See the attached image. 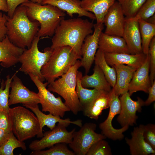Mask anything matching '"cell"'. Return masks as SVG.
<instances>
[{"mask_svg": "<svg viewBox=\"0 0 155 155\" xmlns=\"http://www.w3.org/2000/svg\"><path fill=\"white\" fill-rule=\"evenodd\" d=\"M26 108L31 110L35 114L38 121L40 129L36 135L38 138H41L43 135V128L47 126L50 130H52L56 126L57 123H61L70 125L71 123L81 127L82 126V121L78 119L75 121H71L69 118L62 119L59 117L54 115L51 113L45 114L39 109L38 104L26 106Z\"/></svg>", "mask_w": 155, "mask_h": 155, "instance_id": "ac0fdd59", "label": "cell"}, {"mask_svg": "<svg viewBox=\"0 0 155 155\" xmlns=\"http://www.w3.org/2000/svg\"><path fill=\"white\" fill-rule=\"evenodd\" d=\"M116 72V80L113 88L115 94L119 96L128 92V87L136 69L128 65L117 64L113 66Z\"/></svg>", "mask_w": 155, "mask_h": 155, "instance_id": "cb8c5ba5", "label": "cell"}, {"mask_svg": "<svg viewBox=\"0 0 155 155\" xmlns=\"http://www.w3.org/2000/svg\"><path fill=\"white\" fill-rule=\"evenodd\" d=\"M7 16L0 12V41L5 37L7 32L5 23L7 20Z\"/></svg>", "mask_w": 155, "mask_h": 155, "instance_id": "60d3db41", "label": "cell"}, {"mask_svg": "<svg viewBox=\"0 0 155 155\" xmlns=\"http://www.w3.org/2000/svg\"><path fill=\"white\" fill-rule=\"evenodd\" d=\"M109 92L104 91L83 107L82 111L88 117L97 120L102 111L109 108Z\"/></svg>", "mask_w": 155, "mask_h": 155, "instance_id": "d4e9b609", "label": "cell"}, {"mask_svg": "<svg viewBox=\"0 0 155 155\" xmlns=\"http://www.w3.org/2000/svg\"><path fill=\"white\" fill-rule=\"evenodd\" d=\"M8 7L7 16L11 18L16 8L20 5L29 1V0H6Z\"/></svg>", "mask_w": 155, "mask_h": 155, "instance_id": "ab89813d", "label": "cell"}, {"mask_svg": "<svg viewBox=\"0 0 155 155\" xmlns=\"http://www.w3.org/2000/svg\"><path fill=\"white\" fill-rule=\"evenodd\" d=\"M125 20L120 5L115 1L104 17L103 23L106 27L104 33L122 37Z\"/></svg>", "mask_w": 155, "mask_h": 155, "instance_id": "9a60e30c", "label": "cell"}, {"mask_svg": "<svg viewBox=\"0 0 155 155\" xmlns=\"http://www.w3.org/2000/svg\"><path fill=\"white\" fill-rule=\"evenodd\" d=\"M94 61L103 72L107 80L111 86L113 88L116 80V72L114 67H111L106 62L104 53L98 49L96 53Z\"/></svg>", "mask_w": 155, "mask_h": 155, "instance_id": "f1b7e54d", "label": "cell"}, {"mask_svg": "<svg viewBox=\"0 0 155 155\" xmlns=\"http://www.w3.org/2000/svg\"><path fill=\"white\" fill-rule=\"evenodd\" d=\"M82 76V72L78 71L76 75V91L82 108L104 91L95 88L89 89L83 87L81 82Z\"/></svg>", "mask_w": 155, "mask_h": 155, "instance_id": "83f0119b", "label": "cell"}, {"mask_svg": "<svg viewBox=\"0 0 155 155\" xmlns=\"http://www.w3.org/2000/svg\"><path fill=\"white\" fill-rule=\"evenodd\" d=\"M121 95L119 98L121 111L117 120L122 127L133 126L136 123L138 118L136 112H141L142 107L144 105V101L139 97L137 101L133 100L128 92Z\"/></svg>", "mask_w": 155, "mask_h": 155, "instance_id": "5bb4252c", "label": "cell"}, {"mask_svg": "<svg viewBox=\"0 0 155 155\" xmlns=\"http://www.w3.org/2000/svg\"><path fill=\"white\" fill-rule=\"evenodd\" d=\"M17 148L27 149L25 143L19 140L11 131L7 141L0 148V155H13V150Z\"/></svg>", "mask_w": 155, "mask_h": 155, "instance_id": "d6a6232c", "label": "cell"}, {"mask_svg": "<svg viewBox=\"0 0 155 155\" xmlns=\"http://www.w3.org/2000/svg\"></svg>", "mask_w": 155, "mask_h": 155, "instance_id": "c3c4849f", "label": "cell"}, {"mask_svg": "<svg viewBox=\"0 0 155 155\" xmlns=\"http://www.w3.org/2000/svg\"><path fill=\"white\" fill-rule=\"evenodd\" d=\"M9 114L12 132L19 140L24 142L38 135L40 129L38 121L28 109L17 106L10 108Z\"/></svg>", "mask_w": 155, "mask_h": 155, "instance_id": "8992f818", "label": "cell"}, {"mask_svg": "<svg viewBox=\"0 0 155 155\" xmlns=\"http://www.w3.org/2000/svg\"><path fill=\"white\" fill-rule=\"evenodd\" d=\"M40 38L36 36L30 48L24 49L19 58V62L21 64L19 70L26 74H33L43 82L45 79L42 75L41 69L48 61L53 49L50 47H46L43 52L40 51L38 47Z\"/></svg>", "mask_w": 155, "mask_h": 155, "instance_id": "52a82bcc", "label": "cell"}, {"mask_svg": "<svg viewBox=\"0 0 155 155\" xmlns=\"http://www.w3.org/2000/svg\"><path fill=\"white\" fill-rule=\"evenodd\" d=\"M64 143L56 144L46 150L33 151L30 155H75L74 153L69 150Z\"/></svg>", "mask_w": 155, "mask_h": 155, "instance_id": "1f68e13d", "label": "cell"}, {"mask_svg": "<svg viewBox=\"0 0 155 155\" xmlns=\"http://www.w3.org/2000/svg\"><path fill=\"white\" fill-rule=\"evenodd\" d=\"M81 67L80 61L77 60L65 74L48 85L47 89L61 96L65 104L75 115L82 111V107L76 91V75Z\"/></svg>", "mask_w": 155, "mask_h": 155, "instance_id": "277c9868", "label": "cell"}, {"mask_svg": "<svg viewBox=\"0 0 155 155\" xmlns=\"http://www.w3.org/2000/svg\"><path fill=\"white\" fill-rule=\"evenodd\" d=\"M77 0V1H79V0Z\"/></svg>", "mask_w": 155, "mask_h": 155, "instance_id": "7dc6e473", "label": "cell"}, {"mask_svg": "<svg viewBox=\"0 0 155 155\" xmlns=\"http://www.w3.org/2000/svg\"><path fill=\"white\" fill-rule=\"evenodd\" d=\"M149 53L150 55V78L152 84L155 78V37L152 39L149 44Z\"/></svg>", "mask_w": 155, "mask_h": 155, "instance_id": "74e56055", "label": "cell"}, {"mask_svg": "<svg viewBox=\"0 0 155 155\" xmlns=\"http://www.w3.org/2000/svg\"><path fill=\"white\" fill-rule=\"evenodd\" d=\"M142 40L143 53H149V44L155 35V24L149 23L142 20H138Z\"/></svg>", "mask_w": 155, "mask_h": 155, "instance_id": "f546056e", "label": "cell"}, {"mask_svg": "<svg viewBox=\"0 0 155 155\" xmlns=\"http://www.w3.org/2000/svg\"><path fill=\"white\" fill-rule=\"evenodd\" d=\"M105 60L109 65L126 64L136 69L144 62L147 55L143 53L136 54L126 53H104Z\"/></svg>", "mask_w": 155, "mask_h": 155, "instance_id": "44dd1931", "label": "cell"}, {"mask_svg": "<svg viewBox=\"0 0 155 155\" xmlns=\"http://www.w3.org/2000/svg\"><path fill=\"white\" fill-rule=\"evenodd\" d=\"M122 37L125 40L131 54L143 53L141 38L137 20L134 18H125Z\"/></svg>", "mask_w": 155, "mask_h": 155, "instance_id": "2e32d148", "label": "cell"}, {"mask_svg": "<svg viewBox=\"0 0 155 155\" xmlns=\"http://www.w3.org/2000/svg\"><path fill=\"white\" fill-rule=\"evenodd\" d=\"M116 0H81V7L84 10L94 15L97 23H103L104 17Z\"/></svg>", "mask_w": 155, "mask_h": 155, "instance_id": "484cf974", "label": "cell"}, {"mask_svg": "<svg viewBox=\"0 0 155 155\" xmlns=\"http://www.w3.org/2000/svg\"><path fill=\"white\" fill-rule=\"evenodd\" d=\"M144 128V125H143L134 127L131 133V138H125L132 155L155 154V150L145 141L143 135Z\"/></svg>", "mask_w": 155, "mask_h": 155, "instance_id": "d6986e66", "label": "cell"}, {"mask_svg": "<svg viewBox=\"0 0 155 155\" xmlns=\"http://www.w3.org/2000/svg\"><path fill=\"white\" fill-rule=\"evenodd\" d=\"M28 75L38 89L42 112H48L54 115L63 117L66 112L70 111L60 96L56 97L46 88L48 85L47 82L43 83L36 76Z\"/></svg>", "mask_w": 155, "mask_h": 155, "instance_id": "9c48e42d", "label": "cell"}, {"mask_svg": "<svg viewBox=\"0 0 155 155\" xmlns=\"http://www.w3.org/2000/svg\"><path fill=\"white\" fill-rule=\"evenodd\" d=\"M94 24L87 19L80 18L62 20L52 39V49L69 46L82 58L81 48L86 37L92 33Z\"/></svg>", "mask_w": 155, "mask_h": 155, "instance_id": "6da1fadb", "label": "cell"}, {"mask_svg": "<svg viewBox=\"0 0 155 155\" xmlns=\"http://www.w3.org/2000/svg\"><path fill=\"white\" fill-rule=\"evenodd\" d=\"M146 0H117L125 18H134L139 9Z\"/></svg>", "mask_w": 155, "mask_h": 155, "instance_id": "4dcf8cb0", "label": "cell"}, {"mask_svg": "<svg viewBox=\"0 0 155 155\" xmlns=\"http://www.w3.org/2000/svg\"><path fill=\"white\" fill-rule=\"evenodd\" d=\"M8 7L6 0H0V11L7 12Z\"/></svg>", "mask_w": 155, "mask_h": 155, "instance_id": "ee69618b", "label": "cell"}, {"mask_svg": "<svg viewBox=\"0 0 155 155\" xmlns=\"http://www.w3.org/2000/svg\"><path fill=\"white\" fill-rule=\"evenodd\" d=\"M13 77V75L11 77L9 75H7L5 81L2 80L0 88V110L9 113L10 108L8 103L9 90Z\"/></svg>", "mask_w": 155, "mask_h": 155, "instance_id": "836d02e7", "label": "cell"}, {"mask_svg": "<svg viewBox=\"0 0 155 155\" xmlns=\"http://www.w3.org/2000/svg\"><path fill=\"white\" fill-rule=\"evenodd\" d=\"M0 128L9 133L12 131L9 113L3 110H0Z\"/></svg>", "mask_w": 155, "mask_h": 155, "instance_id": "f35d334b", "label": "cell"}, {"mask_svg": "<svg viewBox=\"0 0 155 155\" xmlns=\"http://www.w3.org/2000/svg\"><path fill=\"white\" fill-rule=\"evenodd\" d=\"M98 48L104 53L130 54L122 37L107 35L102 32L99 37Z\"/></svg>", "mask_w": 155, "mask_h": 155, "instance_id": "7402d4cb", "label": "cell"}, {"mask_svg": "<svg viewBox=\"0 0 155 155\" xmlns=\"http://www.w3.org/2000/svg\"><path fill=\"white\" fill-rule=\"evenodd\" d=\"M93 70L92 74L82 77L81 80L82 86L86 88H92L109 92L111 89V86L99 67L95 64Z\"/></svg>", "mask_w": 155, "mask_h": 155, "instance_id": "4316f807", "label": "cell"}, {"mask_svg": "<svg viewBox=\"0 0 155 155\" xmlns=\"http://www.w3.org/2000/svg\"><path fill=\"white\" fill-rule=\"evenodd\" d=\"M149 96L148 99L144 101V105L148 106L155 100V81L154 80L148 90Z\"/></svg>", "mask_w": 155, "mask_h": 155, "instance_id": "b9f144b4", "label": "cell"}, {"mask_svg": "<svg viewBox=\"0 0 155 155\" xmlns=\"http://www.w3.org/2000/svg\"><path fill=\"white\" fill-rule=\"evenodd\" d=\"M119 96L115 94L113 88L109 92V111L108 116L106 120L99 125L102 134L106 138L114 140L122 139L124 137L123 133L127 130L129 126H125L121 129H116L112 125L113 118L121 111V102Z\"/></svg>", "mask_w": 155, "mask_h": 155, "instance_id": "8fae6325", "label": "cell"}, {"mask_svg": "<svg viewBox=\"0 0 155 155\" xmlns=\"http://www.w3.org/2000/svg\"><path fill=\"white\" fill-rule=\"evenodd\" d=\"M150 70V55L148 53L144 62L134 73L128 87V92L130 96L138 91L148 93V89L152 85Z\"/></svg>", "mask_w": 155, "mask_h": 155, "instance_id": "e0dca14e", "label": "cell"}, {"mask_svg": "<svg viewBox=\"0 0 155 155\" xmlns=\"http://www.w3.org/2000/svg\"><path fill=\"white\" fill-rule=\"evenodd\" d=\"M5 26L6 35L10 41L16 46L25 49L30 47L40 24L37 21L31 20L27 15L26 7L20 5L11 18L7 16Z\"/></svg>", "mask_w": 155, "mask_h": 155, "instance_id": "7a4b0ae2", "label": "cell"}, {"mask_svg": "<svg viewBox=\"0 0 155 155\" xmlns=\"http://www.w3.org/2000/svg\"><path fill=\"white\" fill-rule=\"evenodd\" d=\"M80 58L69 46H63L53 49L47 62L42 67V76L48 84L65 73Z\"/></svg>", "mask_w": 155, "mask_h": 155, "instance_id": "5b68a950", "label": "cell"}, {"mask_svg": "<svg viewBox=\"0 0 155 155\" xmlns=\"http://www.w3.org/2000/svg\"><path fill=\"white\" fill-rule=\"evenodd\" d=\"M143 135L145 141L155 150V125L148 124L144 125Z\"/></svg>", "mask_w": 155, "mask_h": 155, "instance_id": "8d00e7d4", "label": "cell"}, {"mask_svg": "<svg viewBox=\"0 0 155 155\" xmlns=\"http://www.w3.org/2000/svg\"><path fill=\"white\" fill-rule=\"evenodd\" d=\"M69 125L58 123L52 130L44 133L40 139L32 141L29 145V148L33 151L39 150L50 148L58 143L69 144L72 141L73 133L76 130L74 128L68 131L66 127Z\"/></svg>", "mask_w": 155, "mask_h": 155, "instance_id": "30bf717a", "label": "cell"}, {"mask_svg": "<svg viewBox=\"0 0 155 155\" xmlns=\"http://www.w3.org/2000/svg\"><path fill=\"white\" fill-rule=\"evenodd\" d=\"M16 73L13 75L10 84L9 105L22 103L26 107L40 104V99L38 93L30 91L25 86L21 79L16 75Z\"/></svg>", "mask_w": 155, "mask_h": 155, "instance_id": "7c38bea8", "label": "cell"}, {"mask_svg": "<svg viewBox=\"0 0 155 155\" xmlns=\"http://www.w3.org/2000/svg\"><path fill=\"white\" fill-rule=\"evenodd\" d=\"M96 125L94 123H86L78 131L74 132L69 147L75 155H86L88 150L94 143L106 137L102 134L96 133Z\"/></svg>", "mask_w": 155, "mask_h": 155, "instance_id": "ba28073f", "label": "cell"}, {"mask_svg": "<svg viewBox=\"0 0 155 155\" xmlns=\"http://www.w3.org/2000/svg\"><path fill=\"white\" fill-rule=\"evenodd\" d=\"M155 12V0H146L140 7L134 18L137 20L146 21L154 15Z\"/></svg>", "mask_w": 155, "mask_h": 155, "instance_id": "d590c367", "label": "cell"}, {"mask_svg": "<svg viewBox=\"0 0 155 155\" xmlns=\"http://www.w3.org/2000/svg\"><path fill=\"white\" fill-rule=\"evenodd\" d=\"M44 0H30V1L34 3L41 4L42 2Z\"/></svg>", "mask_w": 155, "mask_h": 155, "instance_id": "bcb514c9", "label": "cell"}, {"mask_svg": "<svg viewBox=\"0 0 155 155\" xmlns=\"http://www.w3.org/2000/svg\"><path fill=\"white\" fill-rule=\"evenodd\" d=\"M80 1L76 0H44L41 5L50 4L66 11L70 17L77 14L78 17H87L92 20H96L94 15L84 9L80 6Z\"/></svg>", "mask_w": 155, "mask_h": 155, "instance_id": "603a6c76", "label": "cell"}, {"mask_svg": "<svg viewBox=\"0 0 155 155\" xmlns=\"http://www.w3.org/2000/svg\"><path fill=\"white\" fill-rule=\"evenodd\" d=\"M112 153L108 143L101 139L93 144L90 148L86 155H111Z\"/></svg>", "mask_w": 155, "mask_h": 155, "instance_id": "e575fe53", "label": "cell"}, {"mask_svg": "<svg viewBox=\"0 0 155 155\" xmlns=\"http://www.w3.org/2000/svg\"><path fill=\"white\" fill-rule=\"evenodd\" d=\"M155 15L154 14L148 19L146 21L149 23L155 24Z\"/></svg>", "mask_w": 155, "mask_h": 155, "instance_id": "f6af8a7d", "label": "cell"}, {"mask_svg": "<svg viewBox=\"0 0 155 155\" xmlns=\"http://www.w3.org/2000/svg\"><path fill=\"white\" fill-rule=\"evenodd\" d=\"M21 5L26 7L27 15L31 20L39 22L40 26L36 36L40 37L53 36L66 16L64 11L50 4L41 5L30 1Z\"/></svg>", "mask_w": 155, "mask_h": 155, "instance_id": "3957f363", "label": "cell"}, {"mask_svg": "<svg viewBox=\"0 0 155 155\" xmlns=\"http://www.w3.org/2000/svg\"><path fill=\"white\" fill-rule=\"evenodd\" d=\"M24 49L12 43L7 35L0 41V65L4 68L12 66L19 62V58Z\"/></svg>", "mask_w": 155, "mask_h": 155, "instance_id": "ffe728a7", "label": "cell"}, {"mask_svg": "<svg viewBox=\"0 0 155 155\" xmlns=\"http://www.w3.org/2000/svg\"><path fill=\"white\" fill-rule=\"evenodd\" d=\"M94 28L93 34L86 37L81 50V67H84L86 74L89 71L94 61L95 55L98 48L99 37L104 28L103 23H96L94 24Z\"/></svg>", "mask_w": 155, "mask_h": 155, "instance_id": "4fadbf2b", "label": "cell"}, {"mask_svg": "<svg viewBox=\"0 0 155 155\" xmlns=\"http://www.w3.org/2000/svg\"><path fill=\"white\" fill-rule=\"evenodd\" d=\"M10 133L7 132L0 128V148L7 141L9 137Z\"/></svg>", "mask_w": 155, "mask_h": 155, "instance_id": "7bdbcfd3", "label": "cell"}]
</instances>
